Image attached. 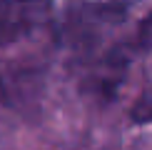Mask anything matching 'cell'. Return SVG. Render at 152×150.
I'll return each instance as SVG.
<instances>
[{"label":"cell","instance_id":"1","mask_svg":"<svg viewBox=\"0 0 152 150\" xmlns=\"http://www.w3.org/2000/svg\"><path fill=\"white\" fill-rule=\"evenodd\" d=\"M125 15H127V8L120 5V3H110V5H75V8H70L67 30H70V35L77 43H82L85 38H92L102 28L117 25Z\"/></svg>","mask_w":152,"mask_h":150},{"label":"cell","instance_id":"3","mask_svg":"<svg viewBox=\"0 0 152 150\" xmlns=\"http://www.w3.org/2000/svg\"><path fill=\"white\" fill-rule=\"evenodd\" d=\"M130 115H132L135 123H152V90H147L135 105H132Z\"/></svg>","mask_w":152,"mask_h":150},{"label":"cell","instance_id":"2","mask_svg":"<svg viewBox=\"0 0 152 150\" xmlns=\"http://www.w3.org/2000/svg\"><path fill=\"white\" fill-rule=\"evenodd\" d=\"M45 5H0V43H12L28 35L45 15Z\"/></svg>","mask_w":152,"mask_h":150}]
</instances>
